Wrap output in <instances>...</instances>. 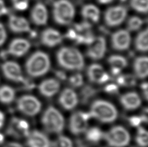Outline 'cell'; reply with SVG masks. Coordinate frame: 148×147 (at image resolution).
I'll list each match as a JSON object with an SVG mask.
<instances>
[{
	"label": "cell",
	"instance_id": "obj_1",
	"mask_svg": "<svg viewBox=\"0 0 148 147\" xmlns=\"http://www.w3.org/2000/svg\"><path fill=\"white\" fill-rule=\"evenodd\" d=\"M57 59L60 66L66 69L81 71L84 66L83 54L73 48L64 47L60 49L57 53Z\"/></svg>",
	"mask_w": 148,
	"mask_h": 147
},
{
	"label": "cell",
	"instance_id": "obj_2",
	"mask_svg": "<svg viewBox=\"0 0 148 147\" xmlns=\"http://www.w3.org/2000/svg\"><path fill=\"white\" fill-rule=\"evenodd\" d=\"M50 60L46 52L36 51L31 55L25 63L26 71L32 77H38L48 71Z\"/></svg>",
	"mask_w": 148,
	"mask_h": 147
},
{
	"label": "cell",
	"instance_id": "obj_3",
	"mask_svg": "<svg viewBox=\"0 0 148 147\" xmlns=\"http://www.w3.org/2000/svg\"><path fill=\"white\" fill-rule=\"evenodd\" d=\"M89 114L102 122H112L118 117V112L112 104L103 100H97L92 104Z\"/></svg>",
	"mask_w": 148,
	"mask_h": 147
},
{
	"label": "cell",
	"instance_id": "obj_4",
	"mask_svg": "<svg viewBox=\"0 0 148 147\" xmlns=\"http://www.w3.org/2000/svg\"><path fill=\"white\" fill-rule=\"evenodd\" d=\"M42 122L46 131L49 133H60L64 127V119L62 115L53 106H49L42 117Z\"/></svg>",
	"mask_w": 148,
	"mask_h": 147
},
{
	"label": "cell",
	"instance_id": "obj_5",
	"mask_svg": "<svg viewBox=\"0 0 148 147\" xmlns=\"http://www.w3.org/2000/svg\"><path fill=\"white\" fill-rule=\"evenodd\" d=\"M53 15L58 24L66 25L72 22L75 16V9L68 0H58L53 8Z\"/></svg>",
	"mask_w": 148,
	"mask_h": 147
},
{
	"label": "cell",
	"instance_id": "obj_6",
	"mask_svg": "<svg viewBox=\"0 0 148 147\" xmlns=\"http://www.w3.org/2000/svg\"><path fill=\"white\" fill-rule=\"evenodd\" d=\"M103 138L111 147H125L130 142V134L125 128L116 126L103 133Z\"/></svg>",
	"mask_w": 148,
	"mask_h": 147
},
{
	"label": "cell",
	"instance_id": "obj_7",
	"mask_svg": "<svg viewBox=\"0 0 148 147\" xmlns=\"http://www.w3.org/2000/svg\"><path fill=\"white\" fill-rule=\"evenodd\" d=\"M42 104L38 99L32 95H24L18 99L17 108L22 114L34 116L40 111Z\"/></svg>",
	"mask_w": 148,
	"mask_h": 147
},
{
	"label": "cell",
	"instance_id": "obj_8",
	"mask_svg": "<svg viewBox=\"0 0 148 147\" xmlns=\"http://www.w3.org/2000/svg\"><path fill=\"white\" fill-rule=\"evenodd\" d=\"M91 116L89 112H77L72 114L70 119L69 128L74 135H79L87 130L88 121Z\"/></svg>",
	"mask_w": 148,
	"mask_h": 147
},
{
	"label": "cell",
	"instance_id": "obj_9",
	"mask_svg": "<svg viewBox=\"0 0 148 147\" xmlns=\"http://www.w3.org/2000/svg\"><path fill=\"white\" fill-rule=\"evenodd\" d=\"M127 9L124 6H116L109 8L105 13V21L109 27L120 25L125 20Z\"/></svg>",
	"mask_w": 148,
	"mask_h": 147
},
{
	"label": "cell",
	"instance_id": "obj_10",
	"mask_svg": "<svg viewBox=\"0 0 148 147\" xmlns=\"http://www.w3.org/2000/svg\"><path fill=\"white\" fill-rule=\"evenodd\" d=\"M6 133L15 138L27 137L29 133V125L25 120L13 117L8 126Z\"/></svg>",
	"mask_w": 148,
	"mask_h": 147
},
{
	"label": "cell",
	"instance_id": "obj_11",
	"mask_svg": "<svg viewBox=\"0 0 148 147\" xmlns=\"http://www.w3.org/2000/svg\"><path fill=\"white\" fill-rule=\"evenodd\" d=\"M86 54L93 60L101 59L106 52V40L103 36L95 38L92 42L88 44Z\"/></svg>",
	"mask_w": 148,
	"mask_h": 147
},
{
	"label": "cell",
	"instance_id": "obj_12",
	"mask_svg": "<svg viewBox=\"0 0 148 147\" xmlns=\"http://www.w3.org/2000/svg\"><path fill=\"white\" fill-rule=\"evenodd\" d=\"M131 40V35L129 31L125 29L119 30L112 35V47L114 49L117 51H125L130 46Z\"/></svg>",
	"mask_w": 148,
	"mask_h": 147
},
{
	"label": "cell",
	"instance_id": "obj_13",
	"mask_svg": "<svg viewBox=\"0 0 148 147\" xmlns=\"http://www.w3.org/2000/svg\"><path fill=\"white\" fill-rule=\"evenodd\" d=\"M3 74L7 79L16 82H22L24 78L22 76V69L16 62L13 61L5 62L1 66Z\"/></svg>",
	"mask_w": 148,
	"mask_h": 147
},
{
	"label": "cell",
	"instance_id": "obj_14",
	"mask_svg": "<svg viewBox=\"0 0 148 147\" xmlns=\"http://www.w3.org/2000/svg\"><path fill=\"white\" fill-rule=\"evenodd\" d=\"M87 75L90 81L97 84H104L109 80L110 76L101 65L93 64L87 69Z\"/></svg>",
	"mask_w": 148,
	"mask_h": 147
},
{
	"label": "cell",
	"instance_id": "obj_15",
	"mask_svg": "<svg viewBox=\"0 0 148 147\" xmlns=\"http://www.w3.org/2000/svg\"><path fill=\"white\" fill-rule=\"evenodd\" d=\"M59 102L64 109L72 110L78 104V96L72 89L65 88L60 93Z\"/></svg>",
	"mask_w": 148,
	"mask_h": 147
},
{
	"label": "cell",
	"instance_id": "obj_16",
	"mask_svg": "<svg viewBox=\"0 0 148 147\" xmlns=\"http://www.w3.org/2000/svg\"><path fill=\"white\" fill-rule=\"evenodd\" d=\"M31 48V44L28 40L23 38H16L10 42L7 50L9 54L16 57L24 55Z\"/></svg>",
	"mask_w": 148,
	"mask_h": 147
},
{
	"label": "cell",
	"instance_id": "obj_17",
	"mask_svg": "<svg viewBox=\"0 0 148 147\" xmlns=\"http://www.w3.org/2000/svg\"><path fill=\"white\" fill-rule=\"evenodd\" d=\"M28 147H51V143L47 136L38 130L29 132L27 136Z\"/></svg>",
	"mask_w": 148,
	"mask_h": 147
},
{
	"label": "cell",
	"instance_id": "obj_18",
	"mask_svg": "<svg viewBox=\"0 0 148 147\" xmlns=\"http://www.w3.org/2000/svg\"><path fill=\"white\" fill-rule=\"evenodd\" d=\"M62 36L59 31L49 28L45 29L41 35V41L44 45L49 48L55 47L61 42Z\"/></svg>",
	"mask_w": 148,
	"mask_h": 147
},
{
	"label": "cell",
	"instance_id": "obj_19",
	"mask_svg": "<svg viewBox=\"0 0 148 147\" xmlns=\"http://www.w3.org/2000/svg\"><path fill=\"white\" fill-rule=\"evenodd\" d=\"M31 18L33 22L37 25H46L48 19V13L46 6L40 2L36 3L31 10Z\"/></svg>",
	"mask_w": 148,
	"mask_h": 147
},
{
	"label": "cell",
	"instance_id": "obj_20",
	"mask_svg": "<svg viewBox=\"0 0 148 147\" xmlns=\"http://www.w3.org/2000/svg\"><path fill=\"white\" fill-rule=\"evenodd\" d=\"M10 30L15 33L29 32L30 26L27 20L24 18L11 15L9 17L8 22Z\"/></svg>",
	"mask_w": 148,
	"mask_h": 147
},
{
	"label": "cell",
	"instance_id": "obj_21",
	"mask_svg": "<svg viewBox=\"0 0 148 147\" xmlns=\"http://www.w3.org/2000/svg\"><path fill=\"white\" fill-rule=\"evenodd\" d=\"M60 83L55 78H49L44 80L39 85V91L42 95L46 97H51L59 90Z\"/></svg>",
	"mask_w": 148,
	"mask_h": 147
},
{
	"label": "cell",
	"instance_id": "obj_22",
	"mask_svg": "<svg viewBox=\"0 0 148 147\" xmlns=\"http://www.w3.org/2000/svg\"><path fill=\"white\" fill-rule=\"evenodd\" d=\"M120 102L127 110H133L140 106L141 99L136 92H129L120 97Z\"/></svg>",
	"mask_w": 148,
	"mask_h": 147
},
{
	"label": "cell",
	"instance_id": "obj_23",
	"mask_svg": "<svg viewBox=\"0 0 148 147\" xmlns=\"http://www.w3.org/2000/svg\"><path fill=\"white\" fill-rule=\"evenodd\" d=\"M81 14L86 22L89 23H97L99 20L100 11L94 5H84L82 9Z\"/></svg>",
	"mask_w": 148,
	"mask_h": 147
},
{
	"label": "cell",
	"instance_id": "obj_24",
	"mask_svg": "<svg viewBox=\"0 0 148 147\" xmlns=\"http://www.w3.org/2000/svg\"><path fill=\"white\" fill-rule=\"evenodd\" d=\"M134 71L136 76L139 78L144 79L147 76V57L139 56L134 62Z\"/></svg>",
	"mask_w": 148,
	"mask_h": 147
},
{
	"label": "cell",
	"instance_id": "obj_25",
	"mask_svg": "<svg viewBox=\"0 0 148 147\" xmlns=\"http://www.w3.org/2000/svg\"><path fill=\"white\" fill-rule=\"evenodd\" d=\"M15 98V91L9 86H2L0 87V102L9 104Z\"/></svg>",
	"mask_w": 148,
	"mask_h": 147
},
{
	"label": "cell",
	"instance_id": "obj_26",
	"mask_svg": "<svg viewBox=\"0 0 148 147\" xmlns=\"http://www.w3.org/2000/svg\"><path fill=\"white\" fill-rule=\"evenodd\" d=\"M148 31L147 29L141 31L135 39L134 45H135L136 49L140 52H147L148 49Z\"/></svg>",
	"mask_w": 148,
	"mask_h": 147
},
{
	"label": "cell",
	"instance_id": "obj_27",
	"mask_svg": "<svg viewBox=\"0 0 148 147\" xmlns=\"http://www.w3.org/2000/svg\"><path fill=\"white\" fill-rule=\"evenodd\" d=\"M108 62L112 69L121 71L127 65V61L125 58L120 55H112L108 59Z\"/></svg>",
	"mask_w": 148,
	"mask_h": 147
},
{
	"label": "cell",
	"instance_id": "obj_28",
	"mask_svg": "<svg viewBox=\"0 0 148 147\" xmlns=\"http://www.w3.org/2000/svg\"><path fill=\"white\" fill-rule=\"evenodd\" d=\"M86 138L89 142L96 143L103 138V133L102 131L97 127H92L86 131Z\"/></svg>",
	"mask_w": 148,
	"mask_h": 147
},
{
	"label": "cell",
	"instance_id": "obj_29",
	"mask_svg": "<svg viewBox=\"0 0 148 147\" xmlns=\"http://www.w3.org/2000/svg\"><path fill=\"white\" fill-rule=\"evenodd\" d=\"M96 90L92 86L87 85L82 89L81 91V101L83 104H86L96 95Z\"/></svg>",
	"mask_w": 148,
	"mask_h": 147
},
{
	"label": "cell",
	"instance_id": "obj_30",
	"mask_svg": "<svg viewBox=\"0 0 148 147\" xmlns=\"http://www.w3.org/2000/svg\"><path fill=\"white\" fill-rule=\"evenodd\" d=\"M116 82L118 85L120 86H133L136 84V80L133 75L128 74L118 75L116 78Z\"/></svg>",
	"mask_w": 148,
	"mask_h": 147
},
{
	"label": "cell",
	"instance_id": "obj_31",
	"mask_svg": "<svg viewBox=\"0 0 148 147\" xmlns=\"http://www.w3.org/2000/svg\"><path fill=\"white\" fill-rule=\"evenodd\" d=\"M148 133L147 130L143 127H138L136 137V142L139 146L146 147L147 146Z\"/></svg>",
	"mask_w": 148,
	"mask_h": 147
},
{
	"label": "cell",
	"instance_id": "obj_32",
	"mask_svg": "<svg viewBox=\"0 0 148 147\" xmlns=\"http://www.w3.org/2000/svg\"><path fill=\"white\" fill-rule=\"evenodd\" d=\"M131 7L136 11L140 13H147L148 0H131Z\"/></svg>",
	"mask_w": 148,
	"mask_h": 147
},
{
	"label": "cell",
	"instance_id": "obj_33",
	"mask_svg": "<svg viewBox=\"0 0 148 147\" xmlns=\"http://www.w3.org/2000/svg\"><path fill=\"white\" fill-rule=\"evenodd\" d=\"M144 21L140 18L137 16H132L128 20L127 29L130 31H136L139 30L143 25Z\"/></svg>",
	"mask_w": 148,
	"mask_h": 147
},
{
	"label": "cell",
	"instance_id": "obj_34",
	"mask_svg": "<svg viewBox=\"0 0 148 147\" xmlns=\"http://www.w3.org/2000/svg\"><path fill=\"white\" fill-rule=\"evenodd\" d=\"M51 147H73V143L66 136L60 135L51 144Z\"/></svg>",
	"mask_w": 148,
	"mask_h": 147
},
{
	"label": "cell",
	"instance_id": "obj_35",
	"mask_svg": "<svg viewBox=\"0 0 148 147\" xmlns=\"http://www.w3.org/2000/svg\"><path fill=\"white\" fill-rule=\"evenodd\" d=\"M70 84L73 88H79L83 84V77L80 73H76L69 78Z\"/></svg>",
	"mask_w": 148,
	"mask_h": 147
},
{
	"label": "cell",
	"instance_id": "obj_36",
	"mask_svg": "<svg viewBox=\"0 0 148 147\" xmlns=\"http://www.w3.org/2000/svg\"><path fill=\"white\" fill-rule=\"evenodd\" d=\"M129 122L133 127H139L142 122H147V117L146 115L142 116H132L129 118Z\"/></svg>",
	"mask_w": 148,
	"mask_h": 147
},
{
	"label": "cell",
	"instance_id": "obj_37",
	"mask_svg": "<svg viewBox=\"0 0 148 147\" xmlns=\"http://www.w3.org/2000/svg\"><path fill=\"white\" fill-rule=\"evenodd\" d=\"M13 6L18 10H25L27 9L29 0H12Z\"/></svg>",
	"mask_w": 148,
	"mask_h": 147
},
{
	"label": "cell",
	"instance_id": "obj_38",
	"mask_svg": "<svg viewBox=\"0 0 148 147\" xmlns=\"http://www.w3.org/2000/svg\"><path fill=\"white\" fill-rule=\"evenodd\" d=\"M105 91H106L107 93L109 94H116L118 92V85L114 84H108L105 87Z\"/></svg>",
	"mask_w": 148,
	"mask_h": 147
},
{
	"label": "cell",
	"instance_id": "obj_39",
	"mask_svg": "<svg viewBox=\"0 0 148 147\" xmlns=\"http://www.w3.org/2000/svg\"><path fill=\"white\" fill-rule=\"evenodd\" d=\"M7 39V32L2 23H0V46L5 43Z\"/></svg>",
	"mask_w": 148,
	"mask_h": 147
},
{
	"label": "cell",
	"instance_id": "obj_40",
	"mask_svg": "<svg viewBox=\"0 0 148 147\" xmlns=\"http://www.w3.org/2000/svg\"><path fill=\"white\" fill-rule=\"evenodd\" d=\"M23 84V88L24 90H32V89L35 87V84L33 82L32 80L29 79H26V78H23V80L21 82Z\"/></svg>",
	"mask_w": 148,
	"mask_h": 147
},
{
	"label": "cell",
	"instance_id": "obj_41",
	"mask_svg": "<svg viewBox=\"0 0 148 147\" xmlns=\"http://www.w3.org/2000/svg\"><path fill=\"white\" fill-rule=\"evenodd\" d=\"M77 36V33L76 32V31L75 29H70L68 30L65 36L68 38L71 39V40H73L75 41Z\"/></svg>",
	"mask_w": 148,
	"mask_h": 147
},
{
	"label": "cell",
	"instance_id": "obj_42",
	"mask_svg": "<svg viewBox=\"0 0 148 147\" xmlns=\"http://www.w3.org/2000/svg\"><path fill=\"white\" fill-rule=\"evenodd\" d=\"M8 9L3 0H0V16L7 14Z\"/></svg>",
	"mask_w": 148,
	"mask_h": 147
},
{
	"label": "cell",
	"instance_id": "obj_43",
	"mask_svg": "<svg viewBox=\"0 0 148 147\" xmlns=\"http://www.w3.org/2000/svg\"><path fill=\"white\" fill-rule=\"evenodd\" d=\"M55 75H56L57 77L59 78V80H64L66 79V74L64 72L62 71H55Z\"/></svg>",
	"mask_w": 148,
	"mask_h": 147
},
{
	"label": "cell",
	"instance_id": "obj_44",
	"mask_svg": "<svg viewBox=\"0 0 148 147\" xmlns=\"http://www.w3.org/2000/svg\"><path fill=\"white\" fill-rule=\"evenodd\" d=\"M3 147H23V146L20 143L11 142L7 143Z\"/></svg>",
	"mask_w": 148,
	"mask_h": 147
},
{
	"label": "cell",
	"instance_id": "obj_45",
	"mask_svg": "<svg viewBox=\"0 0 148 147\" xmlns=\"http://www.w3.org/2000/svg\"><path fill=\"white\" fill-rule=\"evenodd\" d=\"M5 122V115L1 111H0V129L3 127Z\"/></svg>",
	"mask_w": 148,
	"mask_h": 147
},
{
	"label": "cell",
	"instance_id": "obj_46",
	"mask_svg": "<svg viewBox=\"0 0 148 147\" xmlns=\"http://www.w3.org/2000/svg\"><path fill=\"white\" fill-rule=\"evenodd\" d=\"M9 54L7 51H3L1 52V53H0V56H1L2 59H5Z\"/></svg>",
	"mask_w": 148,
	"mask_h": 147
},
{
	"label": "cell",
	"instance_id": "obj_47",
	"mask_svg": "<svg viewBox=\"0 0 148 147\" xmlns=\"http://www.w3.org/2000/svg\"><path fill=\"white\" fill-rule=\"evenodd\" d=\"M141 88L142 89V90H143V92H144V91H147V82H144L143 84H142Z\"/></svg>",
	"mask_w": 148,
	"mask_h": 147
},
{
	"label": "cell",
	"instance_id": "obj_48",
	"mask_svg": "<svg viewBox=\"0 0 148 147\" xmlns=\"http://www.w3.org/2000/svg\"><path fill=\"white\" fill-rule=\"evenodd\" d=\"M113 0H97V1H98L99 3H101V4H107V3H109L112 2Z\"/></svg>",
	"mask_w": 148,
	"mask_h": 147
},
{
	"label": "cell",
	"instance_id": "obj_49",
	"mask_svg": "<svg viewBox=\"0 0 148 147\" xmlns=\"http://www.w3.org/2000/svg\"><path fill=\"white\" fill-rule=\"evenodd\" d=\"M5 141V137L4 135L2 134L1 133H0V145H1Z\"/></svg>",
	"mask_w": 148,
	"mask_h": 147
}]
</instances>
